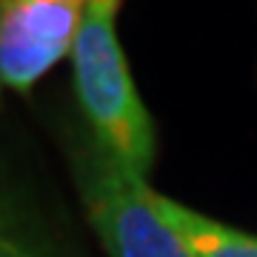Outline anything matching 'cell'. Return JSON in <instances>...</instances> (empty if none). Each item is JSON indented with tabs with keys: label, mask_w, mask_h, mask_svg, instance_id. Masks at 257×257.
Listing matches in <instances>:
<instances>
[{
	"label": "cell",
	"mask_w": 257,
	"mask_h": 257,
	"mask_svg": "<svg viewBox=\"0 0 257 257\" xmlns=\"http://www.w3.org/2000/svg\"><path fill=\"white\" fill-rule=\"evenodd\" d=\"M114 0L89 3L72 49V80L94 146L146 180L155 163V123L143 106L114 35Z\"/></svg>",
	"instance_id": "6da1fadb"
},
{
	"label": "cell",
	"mask_w": 257,
	"mask_h": 257,
	"mask_svg": "<svg viewBox=\"0 0 257 257\" xmlns=\"http://www.w3.org/2000/svg\"><path fill=\"white\" fill-rule=\"evenodd\" d=\"M77 186L109 257H192L152 206L146 180L97 146L77 157Z\"/></svg>",
	"instance_id": "7a4b0ae2"
},
{
	"label": "cell",
	"mask_w": 257,
	"mask_h": 257,
	"mask_svg": "<svg viewBox=\"0 0 257 257\" xmlns=\"http://www.w3.org/2000/svg\"><path fill=\"white\" fill-rule=\"evenodd\" d=\"M89 0H0V89L32 92L72 55Z\"/></svg>",
	"instance_id": "3957f363"
},
{
	"label": "cell",
	"mask_w": 257,
	"mask_h": 257,
	"mask_svg": "<svg viewBox=\"0 0 257 257\" xmlns=\"http://www.w3.org/2000/svg\"><path fill=\"white\" fill-rule=\"evenodd\" d=\"M146 194L157 214L175 229V234L192 257H257V237L240 229H231V226H223L166 194H157L149 183Z\"/></svg>",
	"instance_id": "277c9868"
},
{
	"label": "cell",
	"mask_w": 257,
	"mask_h": 257,
	"mask_svg": "<svg viewBox=\"0 0 257 257\" xmlns=\"http://www.w3.org/2000/svg\"><path fill=\"white\" fill-rule=\"evenodd\" d=\"M0 257H29L26 251H20L18 246H12L6 240H0Z\"/></svg>",
	"instance_id": "5b68a950"
},
{
	"label": "cell",
	"mask_w": 257,
	"mask_h": 257,
	"mask_svg": "<svg viewBox=\"0 0 257 257\" xmlns=\"http://www.w3.org/2000/svg\"><path fill=\"white\" fill-rule=\"evenodd\" d=\"M89 3H109V0H89ZM114 3H120V0H114Z\"/></svg>",
	"instance_id": "8992f818"
}]
</instances>
